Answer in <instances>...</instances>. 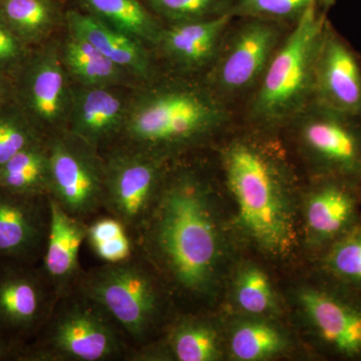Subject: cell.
<instances>
[{
	"mask_svg": "<svg viewBox=\"0 0 361 361\" xmlns=\"http://www.w3.org/2000/svg\"><path fill=\"white\" fill-rule=\"evenodd\" d=\"M210 185L190 169L168 171L148 217L135 236V252L151 265L169 293L190 302L210 298L224 247Z\"/></svg>",
	"mask_w": 361,
	"mask_h": 361,
	"instance_id": "cell-1",
	"label": "cell"
},
{
	"mask_svg": "<svg viewBox=\"0 0 361 361\" xmlns=\"http://www.w3.org/2000/svg\"><path fill=\"white\" fill-rule=\"evenodd\" d=\"M221 158L243 231L265 253L288 255L298 234L293 180L283 157L269 144L244 137L229 142Z\"/></svg>",
	"mask_w": 361,
	"mask_h": 361,
	"instance_id": "cell-2",
	"label": "cell"
},
{
	"mask_svg": "<svg viewBox=\"0 0 361 361\" xmlns=\"http://www.w3.org/2000/svg\"><path fill=\"white\" fill-rule=\"evenodd\" d=\"M229 113L212 89L166 82L130 99L118 145L168 161L200 144L227 123Z\"/></svg>",
	"mask_w": 361,
	"mask_h": 361,
	"instance_id": "cell-3",
	"label": "cell"
},
{
	"mask_svg": "<svg viewBox=\"0 0 361 361\" xmlns=\"http://www.w3.org/2000/svg\"><path fill=\"white\" fill-rule=\"evenodd\" d=\"M75 289L113 318L133 349L153 342L170 294L156 271L135 252L123 262L82 271Z\"/></svg>",
	"mask_w": 361,
	"mask_h": 361,
	"instance_id": "cell-4",
	"label": "cell"
},
{
	"mask_svg": "<svg viewBox=\"0 0 361 361\" xmlns=\"http://www.w3.org/2000/svg\"><path fill=\"white\" fill-rule=\"evenodd\" d=\"M132 345L108 313L73 289L59 297L39 334L18 361L128 360Z\"/></svg>",
	"mask_w": 361,
	"mask_h": 361,
	"instance_id": "cell-5",
	"label": "cell"
},
{
	"mask_svg": "<svg viewBox=\"0 0 361 361\" xmlns=\"http://www.w3.org/2000/svg\"><path fill=\"white\" fill-rule=\"evenodd\" d=\"M327 21L316 4L278 47L257 85L250 116L264 126L292 122L312 103L316 54Z\"/></svg>",
	"mask_w": 361,
	"mask_h": 361,
	"instance_id": "cell-6",
	"label": "cell"
},
{
	"mask_svg": "<svg viewBox=\"0 0 361 361\" xmlns=\"http://www.w3.org/2000/svg\"><path fill=\"white\" fill-rule=\"evenodd\" d=\"M49 198L89 223L104 211V159L99 149L66 130L47 137Z\"/></svg>",
	"mask_w": 361,
	"mask_h": 361,
	"instance_id": "cell-7",
	"label": "cell"
},
{
	"mask_svg": "<svg viewBox=\"0 0 361 361\" xmlns=\"http://www.w3.org/2000/svg\"><path fill=\"white\" fill-rule=\"evenodd\" d=\"M103 156L104 210L122 222L133 239L155 204L168 161L123 146L111 147Z\"/></svg>",
	"mask_w": 361,
	"mask_h": 361,
	"instance_id": "cell-8",
	"label": "cell"
},
{
	"mask_svg": "<svg viewBox=\"0 0 361 361\" xmlns=\"http://www.w3.org/2000/svg\"><path fill=\"white\" fill-rule=\"evenodd\" d=\"M292 122L318 177L361 180V116L312 102Z\"/></svg>",
	"mask_w": 361,
	"mask_h": 361,
	"instance_id": "cell-9",
	"label": "cell"
},
{
	"mask_svg": "<svg viewBox=\"0 0 361 361\" xmlns=\"http://www.w3.org/2000/svg\"><path fill=\"white\" fill-rule=\"evenodd\" d=\"M324 276L322 284L300 292L301 308L325 353L361 360V290Z\"/></svg>",
	"mask_w": 361,
	"mask_h": 361,
	"instance_id": "cell-10",
	"label": "cell"
},
{
	"mask_svg": "<svg viewBox=\"0 0 361 361\" xmlns=\"http://www.w3.org/2000/svg\"><path fill=\"white\" fill-rule=\"evenodd\" d=\"M58 297L40 265L0 259V330L27 343L49 320Z\"/></svg>",
	"mask_w": 361,
	"mask_h": 361,
	"instance_id": "cell-11",
	"label": "cell"
},
{
	"mask_svg": "<svg viewBox=\"0 0 361 361\" xmlns=\"http://www.w3.org/2000/svg\"><path fill=\"white\" fill-rule=\"evenodd\" d=\"M275 21L250 18L222 44L211 73V89L218 94H239L257 87L279 47Z\"/></svg>",
	"mask_w": 361,
	"mask_h": 361,
	"instance_id": "cell-12",
	"label": "cell"
},
{
	"mask_svg": "<svg viewBox=\"0 0 361 361\" xmlns=\"http://www.w3.org/2000/svg\"><path fill=\"white\" fill-rule=\"evenodd\" d=\"M23 84L25 113L49 137L65 130L73 85L58 45H49L28 66Z\"/></svg>",
	"mask_w": 361,
	"mask_h": 361,
	"instance_id": "cell-13",
	"label": "cell"
},
{
	"mask_svg": "<svg viewBox=\"0 0 361 361\" xmlns=\"http://www.w3.org/2000/svg\"><path fill=\"white\" fill-rule=\"evenodd\" d=\"M312 102L361 116L360 59L329 23L316 54Z\"/></svg>",
	"mask_w": 361,
	"mask_h": 361,
	"instance_id": "cell-14",
	"label": "cell"
},
{
	"mask_svg": "<svg viewBox=\"0 0 361 361\" xmlns=\"http://www.w3.org/2000/svg\"><path fill=\"white\" fill-rule=\"evenodd\" d=\"M361 180L319 177L307 195L305 220L311 242L326 251L361 227Z\"/></svg>",
	"mask_w": 361,
	"mask_h": 361,
	"instance_id": "cell-15",
	"label": "cell"
},
{
	"mask_svg": "<svg viewBox=\"0 0 361 361\" xmlns=\"http://www.w3.org/2000/svg\"><path fill=\"white\" fill-rule=\"evenodd\" d=\"M49 227V196L0 190V259L37 264Z\"/></svg>",
	"mask_w": 361,
	"mask_h": 361,
	"instance_id": "cell-16",
	"label": "cell"
},
{
	"mask_svg": "<svg viewBox=\"0 0 361 361\" xmlns=\"http://www.w3.org/2000/svg\"><path fill=\"white\" fill-rule=\"evenodd\" d=\"M129 101L118 87L73 85L65 130L99 152L108 149L122 134Z\"/></svg>",
	"mask_w": 361,
	"mask_h": 361,
	"instance_id": "cell-17",
	"label": "cell"
},
{
	"mask_svg": "<svg viewBox=\"0 0 361 361\" xmlns=\"http://www.w3.org/2000/svg\"><path fill=\"white\" fill-rule=\"evenodd\" d=\"M49 227L40 267L58 299L75 289L82 270L80 251L87 240V222L66 213L49 197Z\"/></svg>",
	"mask_w": 361,
	"mask_h": 361,
	"instance_id": "cell-18",
	"label": "cell"
},
{
	"mask_svg": "<svg viewBox=\"0 0 361 361\" xmlns=\"http://www.w3.org/2000/svg\"><path fill=\"white\" fill-rule=\"evenodd\" d=\"M233 16L227 13L207 20L171 25L164 28L158 47L180 70H201L217 58Z\"/></svg>",
	"mask_w": 361,
	"mask_h": 361,
	"instance_id": "cell-19",
	"label": "cell"
},
{
	"mask_svg": "<svg viewBox=\"0 0 361 361\" xmlns=\"http://www.w3.org/2000/svg\"><path fill=\"white\" fill-rule=\"evenodd\" d=\"M66 20L68 32L87 40L130 77L141 80L151 78L153 63L147 44L141 40L118 32L90 13L68 11Z\"/></svg>",
	"mask_w": 361,
	"mask_h": 361,
	"instance_id": "cell-20",
	"label": "cell"
},
{
	"mask_svg": "<svg viewBox=\"0 0 361 361\" xmlns=\"http://www.w3.org/2000/svg\"><path fill=\"white\" fill-rule=\"evenodd\" d=\"M156 357H172L177 361L217 360L220 357L217 330L205 320L184 318L170 330L164 348L148 344L133 349L128 360H154Z\"/></svg>",
	"mask_w": 361,
	"mask_h": 361,
	"instance_id": "cell-21",
	"label": "cell"
},
{
	"mask_svg": "<svg viewBox=\"0 0 361 361\" xmlns=\"http://www.w3.org/2000/svg\"><path fill=\"white\" fill-rule=\"evenodd\" d=\"M59 47L61 61L75 85L85 87H120L132 78L87 40L68 32Z\"/></svg>",
	"mask_w": 361,
	"mask_h": 361,
	"instance_id": "cell-22",
	"label": "cell"
},
{
	"mask_svg": "<svg viewBox=\"0 0 361 361\" xmlns=\"http://www.w3.org/2000/svg\"><path fill=\"white\" fill-rule=\"evenodd\" d=\"M49 182L47 137L0 166V190L2 191L49 196Z\"/></svg>",
	"mask_w": 361,
	"mask_h": 361,
	"instance_id": "cell-23",
	"label": "cell"
},
{
	"mask_svg": "<svg viewBox=\"0 0 361 361\" xmlns=\"http://www.w3.org/2000/svg\"><path fill=\"white\" fill-rule=\"evenodd\" d=\"M90 14L145 44L160 42L161 27L139 0H82Z\"/></svg>",
	"mask_w": 361,
	"mask_h": 361,
	"instance_id": "cell-24",
	"label": "cell"
},
{
	"mask_svg": "<svg viewBox=\"0 0 361 361\" xmlns=\"http://www.w3.org/2000/svg\"><path fill=\"white\" fill-rule=\"evenodd\" d=\"M2 13L7 25L26 42L47 39L58 23V14L49 0H4Z\"/></svg>",
	"mask_w": 361,
	"mask_h": 361,
	"instance_id": "cell-25",
	"label": "cell"
},
{
	"mask_svg": "<svg viewBox=\"0 0 361 361\" xmlns=\"http://www.w3.org/2000/svg\"><path fill=\"white\" fill-rule=\"evenodd\" d=\"M284 337L275 327L262 322L241 323L233 331L230 349L241 361L265 360L284 348Z\"/></svg>",
	"mask_w": 361,
	"mask_h": 361,
	"instance_id": "cell-26",
	"label": "cell"
},
{
	"mask_svg": "<svg viewBox=\"0 0 361 361\" xmlns=\"http://www.w3.org/2000/svg\"><path fill=\"white\" fill-rule=\"evenodd\" d=\"M323 272L339 283L361 290V227L323 254Z\"/></svg>",
	"mask_w": 361,
	"mask_h": 361,
	"instance_id": "cell-27",
	"label": "cell"
},
{
	"mask_svg": "<svg viewBox=\"0 0 361 361\" xmlns=\"http://www.w3.org/2000/svg\"><path fill=\"white\" fill-rule=\"evenodd\" d=\"M45 139L47 135L40 132L23 110L0 106V166Z\"/></svg>",
	"mask_w": 361,
	"mask_h": 361,
	"instance_id": "cell-28",
	"label": "cell"
},
{
	"mask_svg": "<svg viewBox=\"0 0 361 361\" xmlns=\"http://www.w3.org/2000/svg\"><path fill=\"white\" fill-rule=\"evenodd\" d=\"M149 4L171 25L207 20L231 13V0H149Z\"/></svg>",
	"mask_w": 361,
	"mask_h": 361,
	"instance_id": "cell-29",
	"label": "cell"
},
{
	"mask_svg": "<svg viewBox=\"0 0 361 361\" xmlns=\"http://www.w3.org/2000/svg\"><path fill=\"white\" fill-rule=\"evenodd\" d=\"M236 300L250 314L260 315L272 310L274 304L269 278L256 266H247L236 283Z\"/></svg>",
	"mask_w": 361,
	"mask_h": 361,
	"instance_id": "cell-30",
	"label": "cell"
},
{
	"mask_svg": "<svg viewBox=\"0 0 361 361\" xmlns=\"http://www.w3.org/2000/svg\"><path fill=\"white\" fill-rule=\"evenodd\" d=\"M316 0H231L233 16L275 21L298 20Z\"/></svg>",
	"mask_w": 361,
	"mask_h": 361,
	"instance_id": "cell-31",
	"label": "cell"
},
{
	"mask_svg": "<svg viewBox=\"0 0 361 361\" xmlns=\"http://www.w3.org/2000/svg\"><path fill=\"white\" fill-rule=\"evenodd\" d=\"M94 255L104 263H120L134 255V241L129 233L90 247Z\"/></svg>",
	"mask_w": 361,
	"mask_h": 361,
	"instance_id": "cell-32",
	"label": "cell"
},
{
	"mask_svg": "<svg viewBox=\"0 0 361 361\" xmlns=\"http://www.w3.org/2000/svg\"><path fill=\"white\" fill-rule=\"evenodd\" d=\"M23 40L0 18V66L16 65L23 58Z\"/></svg>",
	"mask_w": 361,
	"mask_h": 361,
	"instance_id": "cell-33",
	"label": "cell"
},
{
	"mask_svg": "<svg viewBox=\"0 0 361 361\" xmlns=\"http://www.w3.org/2000/svg\"><path fill=\"white\" fill-rule=\"evenodd\" d=\"M25 343L16 341L0 330V361L20 360Z\"/></svg>",
	"mask_w": 361,
	"mask_h": 361,
	"instance_id": "cell-34",
	"label": "cell"
},
{
	"mask_svg": "<svg viewBox=\"0 0 361 361\" xmlns=\"http://www.w3.org/2000/svg\"><path fill=\"white\" fill-rule=\"evenodd\" d=\"M4 96H6V87H4V82L0 80V106L4 103Z\"/></svg>",
	"mask_w": 361,
	"mask_h": 361,
	"instance_id": "cell-35",
	"label": "cell"
},
{
	"mask_svg": "<svg viewBox=\"0 0 361 361\" xmlns=\"http://www.w3.org/2000/svg\"><path fill=\"white\" fill-rule=\"evenodd\" d=\"M320 1L322 2L323 6L329 7L330 6H332V4H334V1H336V0H320Z\"/></svg>",
	"mask_w": 361,
	"mask_h": 361,
	"instance_id": "cell-36",
	"label": "cell"
}]
</instances>
